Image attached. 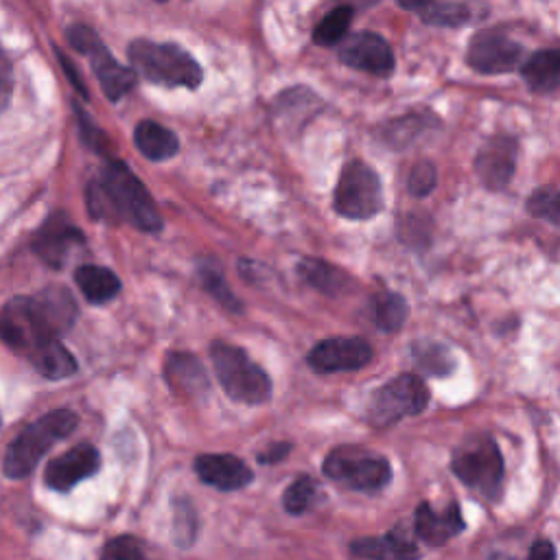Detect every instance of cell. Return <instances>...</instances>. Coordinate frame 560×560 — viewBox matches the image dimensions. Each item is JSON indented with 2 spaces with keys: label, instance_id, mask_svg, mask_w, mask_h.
I'll use <instances>...</instances> for the list:
<instances>
[{
  "label": "cell",
  "instance_id": "ab89813d",
  "mask_svg": "<svg viewBox=\"0 0 560 560\" xmlns=\"http://www.w3.org/2000/svg\"><path fill=\"white\" fill-rule=\"evenodd\" d=\"M59 59H61V66H63V70H66V74H68V77H70V81H72V85H74V88H77V90H79V92H81V94H83V96H85V94H88V92H85V88H83V83H81V79H79V74H77V70H74V68H72V66H68V59H66V57H63V55H61V52H59Z\"/></svg>",
  "mask_w": 560,
  "mask_h": 560
},
{
  "label": "cell",
  "instance_id": "5bb4252c",
  "mask_svg": "<svg viewBox=\"0 0 560 560\" xmlns=\"http://www.w3.org/2000/svg\"><path fill=\"white\" fill-rule=\"evenodd\" d=\"M516 140L497 133L488 138L475 155V173L488 190H503L516 171Z\"/></svg>",
  "mask_w": 560,
  "mask_h": 560
},
{
  "label": "cell",
  "instance_id": "52a82bcc",
  "mask_svg": "<svg viewBox=\"0 0 560 560\" xmlns=\"http://www.w3.org/2000/svg\"><path fill=\"white\" fill-rule=\"evenodd\" d=\"M455 477L486 501H497L503 483V457L490 438L462 444L451 459Z\"/></svg>",
  "mask_w": 560,
  "mask_h": 560
},
{
  "label": "cell",
  "instance_id": "7a4b0ae2",
  "mask_svg": "<svg viewBox=\"0 0 560 560\" xmlns=\"http://www.w3.org/2000/svg\"><path fill=\"white\" fill-rule=\"evenodd\" d=\"M85 206L103 221H127L142 232H160V212L142 182L122 162H107L85 186Z\"/></svg>",
  "mask_w": 560,
  "mask_h": 560
},
{
  "label": "cell",
  "instance_id": "9a60e30c",
  "mask_svg": "<svg viewBox=\"0 0 560 560\" xmlns=\"http://www.w3.org/2000/svg\"><path fill=\"white\" fill-rule=\"evenodd\" d=\"M83 243V232L63 212H55L35 232L33 249L48 267H61Z\"/></svg>",
  "mask_w": 560,
  "mask_h": 560
},
{
  "label": "cell",
  "instance_id": "ac0fdd59",
  "mask_svg": "<svg viewBox=\"0 0 560 560\" xmlns=\"http://www.w3.org/2000/svg\"><path fill=\"white\" fill-rule=\"evenodd\" d=\"M413 523L418 538L429 545H444L466 527L457 503H448L442 510H435L431 503H420Z\"/></svg>",
  "mask_w": 560,
  "mask_h": 560
},
{
  "label": "cell",
  "instance_id": "8992f818",
  "mask_svg": "<svg viewBox=\"0 0 560 560\" xmlns=\"http://www.w3.org/2000/svg\"><path fill=\"white\" fill-rule=\"evenodd\" d=\"M332 206L350 221H368L383 210V184L378 173L363 160H350L339 171Z\"/></svg>",
  "mask_w": 560,
  "mask_h": 560
},
{
  "label": "cell",
  "instance_id": "f546056e",
  "mask_svg": "<svg viewBox=\"0 0 560 560\" xmlns=\"http://www.w3.org/2000/svg\"><path fill=\"white\" fill-rule=\"evenodd\" d=\"M470 13L466 4L459 2H442V0H431L424 11L420 13V20L431 26H462L468 22Z\"/></svg>",
  "mask_w": 560,
  "mask_h": 560
},
{
  "label": "cell",
  "instance_id": "e0dca14e",
  "mask_svg": "<svg viewBox=\"0 0 560 560\" xmlns=\"http://www.w3.org/2000/svg\"><path fill=\"white\" fill-rule=\"evenodd\" d=\"M195 472L203 483H208L217 490H223V492L241 490L254 479V472L249 470V466L232 453L199 455L195 459Z\"/></svg>",
  "mask_w": 560,
  "mask_h": 560
},
{
  "label": "cell",
  "instance_id": "b9f144b4",
  "mask_svg": "<svg viewBox=\"0 0 560 560\" xmlns=\"http://www.w3.org/2000/svg\"><path fill=\"white\" fill-rule=\"evenodd\" d=\"M160 2H164V0H160Z\"/></svg>",
  "mask_w": 560,
  "mask_h": 560
},
{
  "label": "cell",
  "instance_id": "8d00e7d4",
  "mask_svg": "<svg viewBox=\"0 0 560 560\" xmlns=\"http://www.w3.org/2000/svg\"><path fill=\"white\" fill-rule=\"evenodd\" d=\"M11 92H13V66L9 57L0 50V112H4V107L9 105Z\"/></svg>",
  "mask_w": 560,
  "mask_h": 560
},
{
  "label": "cell",
  "instance_id": "f35d334b",
  "mask_svg": "<svg viewBox=\"0 0 560 560\" xmlns=\"http://www.w3.org/2000/svg\"><path fill=\"white\" fill-rule=\"evenodd\" d=\"M291 451V444H287V442H278V444H273V446H269L267 451H262L260 455H258V459L262 462V464H271V462H280L282 457H287V453Z\"/></svg>",
  "mask_w": 560,
  "mask_h": 560
},
{
  "label": "cell",
  "instance_id": "d6986e66",
  "mask_svg": "<svg viewBox=\"0 0 560 560\" xmlns=\"http://www.w3.org/2000/svg\"><path fill=\"white\" fill-rule=\"evenodd\" d=\"M352 556L363 560H418V545L400 532H387L383 536L357 538L350 545Z\"/></svg>",
  "mask_w": 560,
  "mask_h": 560
},
{
  "label": "cell",
  "instance_id": "4dcf8cb0",
  "mask_svg": "<svg viewBox=\"0 0 560 560\" xmlns=\"http://www.w3.org/2000/svg\"><path fill=\"white\" fill-rule=\"evenodd\" d=\"M199 278H201V284L203 289L225 308L230 311H241V302L236 300V295L230 291L223 273H221V267H217L212 260L203 262L199 267Z\"/></svg>",
  "mask_w": 560,
  "mask_h": 560
},
{
  "label": "cell",
  "instance_id": "60d3db41",
  "mask_svg": "<svg viewBox=\"0 0 560 560\" xmlns=\"http://www.w3.org/2000/svg\"><path fill=\"white\" fill-rule=\"evenodd\" d=\"M402 9H407V11H413V13H422L424 11V7L431 2V0H396Z\"/></svg>",
  "mask_w": 560,
  "mask_h": 560
},
{
  "label": "cell",
  "instance_id": "5b68a950",
  "mask_svg": "<svg viewBox=\"0 0 560 560\" xmlns=\"http://www.w3.org/2000/svg\"><path fill=\"white\" fill-rule=\"evenodd\" d=\"M210 359L223 392L232 400L245 405H262L271 398L269 374L258 363H254L243 348L228 341H214L210 346Z\"/></svg>",
  "mask_w": 560,
  "mask_h": 560
},
{
  "label": "cell",
  "instance_id": "d6a6232c",
  "mask_svg": "<svg viewBox=\"0 0 560 560\" xmlns=\"http://www.w3.org/2000/svg\"><path fill=\"white\" fill-rule=\"evenodd\" d=\"M527 210L534 217L545 219V221L560 228V190L540 188V190L532 192L529 199H527Z\"/></svg>",
  "mask_w": 560,
  "mask_h": 560
},
{
  "label": "cell",
  "instance_id": "83f0119b",
  "mask_svg": "<svg viewBox=\"0 0 560 560\" xmlns=\"http://www.w3.org/2000/svg\"><path fill=\"white\" fill-rule=\"evenodd\" d=\"M352 18H354V9L350 4H341V7H335L330 13H326L315 31H313V42L317 46H337L346 39L348 35V28L352 24Z\"/></svg>",
  "mask_w": 560,
  "mask_h": 560
},
{
  "label": "cell",
  "instance_id": "8fae6325",
  "mask_svg": "<svg viewBox=\"0 0 560 560\" xmlns=\"http://www.w3.org/2000/svg\"><path fill=\"white\" fill-rule=\"evenodd\" d=\"M466 61L479 74H505L521 68L523 46L499 28H481L468 42Z\"/></svg>",
  "mask_w": 560,
  "mask_h": 560
},
{
  "label": "cell",
  "instance_id": "ffe728a7",
  "mask_svg": "<svg viewBox=\"0 0 560 560\" xmlns=\"http://www.w3.org/2000/svg\"><path fill=\"white\" fill-rule=\"evenodd\" d=\"M521 77L529 90L549 94L560 88V48H545L521 63Z\"/></svg>",
  "mask_w": 560,
  "mask_h": 560
},
{
  "label": "cell",
  "instance_id": "484cf974",
  "mask_svg": "<svg viewBox=\"0 0 560 560\" xmlns=\"http://www.w3.org/2000/svg\"><path fill=\"white\" fill-rule=\"evenodd\" d=\"M407 302L400 293L394 291H378L368 302V315L372 324L383 332L398 330L407 319Z\"/></svg>",
  "mask_w": 560,
  "mask_h": 560
},
{
  "label": "cell",
  "instance_id": "6da1fadb",
  "mask_svg": "<svg viewBox=\"0 0 560 560\" xmlns=\"http://www.w3.org/2000/svg\"><path fill=\"white\" fill-rule=\"evenodd\" d=\"M77 317V304L68 289L46 287L37 295H18L4 304L0 337L22 352L59 339Z\"/></svg>",
  "mask_w": 560,
  "mask_h": 560
},
{
  "label": "cell",
  "instance_id": "3957f363",
  "mask_svg": "<svg viewBox=\"0 0 560 560\" xmlns=\"http://www.w3.org/2000/svg\"><path fill=\"white\" fill-rule=\"evenodd\" d=\"M129 61L136 77L162 88L195 90L203 79V70L195 57L171 42L136 39L129 46Z\"/></svg>",
  "mask_w": 560,
  "mask_h": 560
},
{
  "label": "cell",
  "instance_id": "d590c367",
  "mask_svg": "<svg viewBox=\"0 0 560 560\" xmlns=\"http://www.w3.org/2000/svg\"><path fill=\"white\" fill-rule=\"evenodd\" d=\"M101 560H147L140 542L133 536H116L112 538L103 551Z\"/></svg>",
  "mask_w": 560,
  "mask_h": 560
},
{
  "label": "cell",
  "instance_id": "7402d4cb",
  "mask_svg": "<svg viewBox=\"0 0 560 560\" xmlns=\"http://www.w3.org/2000/svg\"><path fill=\"white\" fill-rule=\"evenodd\" d=\"M133 142H136V149L151 162L168 160L179 149L177 136L168 127L155 120H140L133 131Z\"/></svg>",
  "mask_w": 560,
  "mask_h": 560
},
{
  "label": "cell",
  "instance_id": "7c38bea8",
  "mask_svg": "<svg viewBox=\"0 0 560 560\" xmlns=\"http://www.w3.org/2000/svg\"><path fill=\"white\" fill-rule=\"evenodd\" d=\"M337 57L343 66L352 70H361L374 77H387L396 68V57L387 39L372 31H359L346 35L339 44Z\"/></svg>",
  "mask_w": 560,
  "mask_h": 560
},
{
  "label": "cell",
  "instance_id": "2e32d148",
  "mask_svg": "<svg viewBox=\"0 0 560 560\" xmlns=\"http://www.w3.org/2000/svg\"><path fill=\"white\" fill-rule=\"evenodd\" d=\"M101 455L92 444H77L70 451L61 453L52 462H48L44 472V483L50 490L66 492L74 488L79 481L92 477L98 470Z\"/></svg>",
  "mask_w": 560,
  "mask_h": 560
},
{
  "label": "cell",
  "instance_id": "cb8c5ba5",
  "mask_svg": "<svg viewBox=\"0 0 560 560\" xmlns=\"http://www.w3.org/2000/svg\"><path fill=\"white\" fill-rule=\"evenodd\" d=\"M74 282L83 298L92 304H105L120 293L118 276L101 265H81L74 271Z\"/></svg>",
  "mask_w": 560,
  "mask_h": 560
},
{
  "label": "cell",
  "instance_id": "4316f807",
  "mask_svg": "<svg viewBox=\"0 0 560 560\" xmlns=\"http://www.w3.org/2000/svg\"><path fill=\"white\" fill-rule=\"evenodd\" d=\"M431 122V114H407L400 118H392L389 122H385L383 127H378V138L394 149H402L409 142H413L420 133H424L429 129Z\"/></svg>",
  "mask_w": 560,
  "mask_h": 560
},
{
  "label": "cell",
  "instance_id": "836d02e7",
  "mask_svg": "<svg viewBox=\"0 0 560 560\" xmlns=\"http://www.w3.org/2000/svg\"><path fill=\"white\" fill-rule=\"evenodd\" d=\"M435 182H438V173L429 160H418L407 173V190L413 197H427L429 192H433Z\"/></svg>",
  "mask_w": 560,
  "mask_h": 560
},
{
  "label": "cell",
  "instance_id": "277c9868",
  "mask_svg": "<svg viewBox=\"0 0 560 560\" xmlns=\"http://www.w3.org/2000/svg\"><path fill=\"white\" fill-rule=\"evenodd\" d=\"M77 413L70 409H55L26 424L4 453V475L11 479L26 477L46 451L77 429Z\"/></svg>",
  "mask_w": 560,
  "mask_h": 560
},
{
  "label": "cell",
  "instance_id": "74e56055",
  "mask_svg": "<svg viewBox=\"0 0 560 560\" xmlns=\"http://www.w3.org/2000/svg\"><path fill=\"white\" fill-rule=\"evenodd\" d=\"M527 560H556V547H553V542H549V540H545V538L536 540V542L532 545V549H529Z\"/></svg>",
  "mask_w": 560,
  "mask_h": 560
},
{
  "label": "cell",
  "instance_id": "44dd1931",
  "mask_svg": "<svg viewBox=\"0 0 560 560\" xmlns=\"http://www.w3.org/2000/svg\"><path fill=\"white\" fill-rule=\"evenodd\" d=\"M166 381L184 396H199L208 389V376L197 357L188 352H171L166 359Z\"/></svg>",
  "mask_w": 560,
  "mask_h": 560
},
{
  "label": "cell",
  "instance_id": "1f68e13d",
  "mask_svg": "<svg viewBox=\"0 0 560 560\" xmlns=\"http://www.w3.org/2000/svg\"><path fill=\"white\" fill-rule=\"evenodd\" d=\"M315 499H317V483H315V479L302 475V477L293 479L287 486V490L282 494V505H284V510L289 514H302V512H306L315 503Z\"/></svg>",
  "mask_w": 560,
  "mask_h": 560
},
{
  "label": "cell",
  "instance_id": "30bf717a",
  "mask_svg": "<svg viewBox=\"0 0 560 560\" xmlns=\"http://www.w3.org/2000/svg\"><path fill=\"white\" fill-rule=\"evenodd\" d=\"M66 35H68V42L90 59L92 70L109 101H118L136 85V79H138L136 72L127 66H120L90 26H83V24L70 26Z\"/></svg>",
  "mask_w": 560,
  "mask_h": 560
},
{
  "label": "cell",
  "instance_id": "4fadbf2b",
  "mask_svg": "<svg viewBox=\"0 0 560 560\" xmlns=\"http://www.w3.org/2000/svg\"><path fill=\"white\" fill-rule=\"evenodd\" d=\"M372 361V346L361 337H330L317 341L306 354V363L317 374L352 372Z\"/></svg>",
  "mask_w": 560,
  "mask_h": 560
},
{
  "label": "cell",
  "instance_id": "ba28073f",
  "mask_svg": "<svg viewBox=\"0 0 560 560\" xmlns=\"http://www.w3.org/2000/svg\"><path fill=\"white\" fill-rule=\"evenodd\" d=\"M322 470L330 481L357 492H378L392 479V466L385 457L357 446L330 451Z\"/></svg>",
  "mask_w": 560,
  "mask_h": 560
},
{
  "label": "cell",
  "instance_id": "9c48e42d",
  "mask_svg": "<svg viewBox=\"0 0 560 560\" xmlns=\"http://www.w3.org/2000/svg\"><path fill=\"white\" fill-rule=\"evenodd\" d=\"M429 402V389L416 374H400L381 385L368 405V418L374 427H389L402 418L418 416Z\"/></svg>",
  "mask_w": 560,
  "mask_h": 560
},
{
  "label": "cell",
  "instance_id": "f1b7e54d",
  "mask_svg": "<svg viewBox=\"0 0 560 560\" xmlns=\"http://www.w3.org/2000/svg\"><path fill=\"white\" fill-rule=\"evenodd\" d=\"M411 354L416 359V363L429 372V374H435V376H444L453 370L455 361L451 357V350L442 343H433V341H422V343H416L411 348Z\"/></svg>",
  "mask_w": 560,
  "mask_h": 560
},
{
  "label": "cell",
  "instance_id": "e575fe53",
  "mask_svg": "<svg viewBox=\"0 0 560 560\" xmlns=\"http://www.w3.org/2000/svg\"><path fill=\"white\" fill-rule=\"evenodd\" d=\"M173 523H175L173 536H175L177 545H182V547L190 545L195 540V534H197V518H195V510L188 501H177L175 503Z\"/></svg>",
  "mask_w": 560,
  "mask_h": 560
},
{
  "label": "cell",
  "instance_id": "603a6c76",
  "mask_svg": "<svg viewBox=\"0 0 560 560\" xmlns=\"http://www.w3.org/2000/svg\"><path fill=\"white\" fill-rule=\"evenodd\" d=\"M298 276L313 289L328 293V295H337V293L346 291L352 282V278L341 267H337L328 260H322V258H311V256H306L298 262Z\"/></svg>",
  "mask_w": 560,
  "mask_h": 560
},
{
  "label": "cell",
  "instance_id": "d4e9b609",
  "mask_svg": "<svg viewBox=\"0 0 560 560\" xmlns=\"http://www.w3.org/2000/svg\"><path fill=\"white\" fill-rule=\"evenodd\" d=\"M26 354H28L31 363L35 365V370L46 378H63V376L74 374V370H77L74 357L63 348V343L59 339H50V341L33 348Z\"/></svg>",
  "mask_w": 560,
  "mask_h": 560
}]
</instances>
